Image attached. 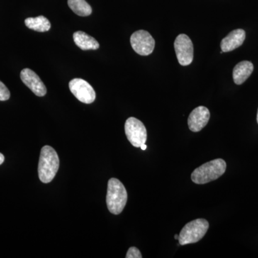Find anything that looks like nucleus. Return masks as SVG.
Masks as SVG:
<instances>
[{
	"label": "nucleus",
	"mask_w": 258,
	"mask_h": 258,
	"mask_svg": "<svg viewBox=\"0 0 258 258\" xmlns=\"http://www.w3.org/2000/svg\"><path fill=\"white\" fill-rule=\"evenodd\" d=\"M254 66L249 61H242L233 69V80L235 84H242L253 72Z\"/></svg>",
	"instance_id": "nucleus-12"
},
{
	"label": "nucleus",
	"mask_w": 258,
	"mask_h": 258,
	"mask_svg": "<svg viewBox=\"0 0 258 258\" xmlns=\"http://www.w3.org/2000/svg\"><path fill=\"white\" fill-rule=\"evenodd\" d=\"M174 238H175V240H179V235H174Z\"/></svg>",
	"instance_id": "nucleus-20"
},
{
	"label": "nucleus",
	"mask_w": 258,
	"mask_h": 258,
	"mask_svg": "<svg viewBox=\"0 0 258 258\" xmlns=\"http://www.w3.org/2000/svg\"><path fill=\"white\" fill-rule=\"evenodd\" d=\"M60 166L58 155L53 148L45 146L42 148L38 164L39 179L42 183H50L55 177Z\"/></svg>",
	"instance_id": "nucleus-1"
},
{
	"label": "nucleus",
	"mask_w": 258,
	"mask_h": 258,
	"mask_svg": "<svg viewBox=\"0 0 258 258\" xmlns=\"http://www.w3.org/2000/svg\"><path fill=\"white\" fill-rule=\"evenodd\" d=\"M10 97V92L4 83L0 81V101H8Z\"/></svg>",
	"instance_id": "nucleus-16"
},
{
	"label": "nucleus",
	"mask_w": 258,
	"mask_h": 258,
	"mask_svg": "<svg viewBox=\"0 0 258 258\" xmlns=\"http://www.w3.org/2000/svg\"><path fill=\"white\" fill-rule=\"evenodd\" d=\"M25 23L29 29L37 32H47L51 28L50 21L44 16L27 18L25 20Z\"/></svg>",
	"instance_id": "nucleus-14"
},
{
	"label": "nucleus",
	"mask_w": 258,
	"mask_h": 258,
	"mask_svg": "<svg viewBox=\"0 0 258 258\" xmlns=\"http://www.w3.org/2000/svg\"><path fill=\"white\" fill-rule=\"evenodd\" d=\"M125 133L127 139L134 147H141L146 143L147 132L141 120L131 117L125 123Z\"/></svg>",
	"instance_id": "nucleus-5"
},
{
	"label": "nucleus",
	"mask_w": 258,
	"mask_h": 258,
	"mask_svg": "<svg viewBox=\"0 0 258 258\" xmlns=\"http://www.w3.org/2000/svg\"><path fill=\"white\" fill-rule=\"evenodd\" d=\"M131 45L139 55H150L155 47V40L151 34L146 30H141L134 32L131 36Z\"/></svg>",
	"instance_id": "nucleus-6"
},
{
	"label": "nucleus",
	"mask_w": 258,
	"mask_h": 258,
	"mask_svg": "<svg viewBox=\"0 0 258 258\" xmlns=\"http://www.w3.org/2000/svg\"><path fill=\"white\" fill-rule=\"evenodd\" d=\"M209 222L205 219H197L186 224L180 232V245L195 243L203 238L209 229Z\"/></svg>",
	"instance_id": "nucleus-4"
},
{
	"label": "nucleus",
	"mask_w": 258,
	"mask_h": 258,
	"mask_svg": "<svg viewBox=\"0 0 258 258\" xmlns=\"http://www.w3.org/2000/svg\"><path fill=\"white\" fill-rule=\"evenodd\" d=\"M71 93L79 101L86 104L92 103L96 100V92L92 86L81 79H74L69 83Z\"/></svg>",
	"instance_id": "nucleus-8"
},
{
	"label": "nucleus",
	"mask_w": 258,
	"mask_h": 258,
	"mask_svg": "<svg viewBox=\"0 0 258 258\" xmlns=\"http://www.w3.org/2000/svg\"><path fill=\"white\" fill-rule=\"evenodd\" d=\"M75 43L81 50H97L99 48V43L93 37L90 36L86 32L78 31L74 34Z\"/></svg>",
	"instance_id": "nucleus-13"
},
{
	"label": "nucleus",
	"mask_w": 258,
	"mask_h": 258,
	"mask_svg": "<svg viewBox=\"0 0 258 258\" xmlns=\"http://www.w3.org/2000/svg\"><path fill=\"white\" fill-rule=\"evenodd\" d=\"M176 57L181 66H189L194 59V46L191 39L184 34L176 37L174 42Z\"/></svg>",
	"instance_id": "nucleus-7"
},
{
	"label": "nucleus",
	"mask_w": 258,
	"mask_h": 258,
	"mask_svg": "<svg viewBox=\"0 0 258 258\" xmlns=\"http://www.w3.org/2000/svg\"><path fill=\"white\" fill-rule=\"evenodd\" d=\"M126 189L125 186L115 178L108 181L106 204L108 210L113 215H119L124 209L127 203Z\"/></svg>",
	"instance_id": "nucleus-3"
},
{
	"label": "nucleus",
	"mask_w": 258,
	"mask_h": 258,
	"mask_svg": "<svg viewBox=\"0 0 258 258\" xmlns=\"http://www.w3.org/2000/svg\"><path fill=\"white\" fill-rule=\"evenodd\" d=\"M126 258H142V255L140 251L138 248L135 247H132L129 248L128 252H127Z\"/></svg>",
	"instance_id": "nucleus-17"
},
{
	"label": "nucleus",
	"mask_w": 258,
	"mask_h": 258,
	"mask_svg": "<svg viewBox=\"0 0 258 258\" xmlns=\"http://www.w3.org/2000/svg\"><path fill=\"white\" fill-rule=\"evenodd\" d=\"M257 123H258V111H257Z\"/></svg>",
	"instance_id": "nucleus-21"
},
{
	"label": "nucleus",
	"mask_w": 258,
	"mask_h": 258,
	"mask_svg": "<svg viewBox=\"0 0 258 258\" xmlns=\"http://www.w3.org/2000/svg\"><path fill=\"white\" fill-rule=\"evenodd\" d=\"M246 33L242 29H237L230 32L222 40L221 50L223 52H230L243 44Z\"/></svg>",
	"instance_id": "nucleus-11"
},
{
	"label": "nucleus",
	"mask_w": 258,
	"mask_h": 258,
	"mask_svg": "<svg viewBox=\"0 0 258 258\" xmlns=\"http://www.w3.org/2000/svg\"><path fill=\"white\" fill-rule=\"evenodd\" d=\"M20 78L25 86L37 96L42 97L47 93L46 87L38 76L29 69H23L20 73Z\"/></svg>",
	"instance_id": "nucleus-9"
},
{
	"label": "nucleus",
	"mask_w": 258,
	"mask_h": 258,
	"mask_svg": "<svg viewBox=\"0 0 258 258\" xmlns=\"http://www.w3.org/2000/svg\"><path fill=\"white\" fill-rule=\"evenodd\" d=\"M140 148H141V149H142V150H146V149H147V145H146V144H144Z\"/></svg>",
	"instance_id": "nucleus-19"
},
{
	"label": "nucleus",
	"mask_w": 258,
	"mask_h": 258,
	"mask_svg": "<svg viewBox=\"0 0 258 258\" xmlns=\"http://www.w3.org/2000/svg\"><path fill=\"white\" fill-rule=\"evenodd\" d=\"M226 168L227 164L223 159H217L209 161L195 169L191 174V180L195 184H207L223 175Z\"/></svg>",
	"instance_id": "nucleus-2"
},
{
	"label": "nucleus",
	"mask_w": 258,
	"mask_h": 258,
	"mask_svg": "<svg viewBox=\"0 0 258 258\" xmlns=\"http://www.w3.org/2000/svg\"><path fill=\"white\" fill-rule=\"evenodd\" d=\"M4 161H5L4 155H3V154H1V153H0V165H1V164H3V162H4Z\"/></svg>",
	"instance_id": "nucleus-18"
},
{
	"label": "nucleus",
	"mask_w": 258,
	"mask_h": 258,
	"mask_svg": "<svg viewBox=\"0 0 258 258\" xmlns=\"http://www.w3.org/2000/svg\"><path fill=\"white\" fill-rule=\"evenodd\" d=\"M210 118V111L205 106L194 109L188 118V125L191 132H199L208 124Z\"/></svg>",
	"instance_id": "nucleus-10"
},
{
	"label": "nucleus",
	"mask_w": 258,
	"mask_h": 258,
	"mask_svg": "<svg viewBox=\"0 0 258 258\" xmlns=\"http://www.w3.org/2000/svg\"><path fill=\"white\" fill-rule=\"evenodd\" d=\"M68 4L73 12L81 17L89 16L92 8L86 0H68Z\"/></svg>",
	"instance_id": "nucleus-15"
}]
</instances>
